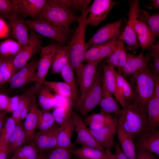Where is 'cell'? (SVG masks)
<instances>
[{
	"mask_svg": "<svg viewBox=\"0 0 159 159\" xmlns=\"http://www.w3.org/2000/svg\"><path fill=\"white\" fill-rule=\"evenodd\" d=\"M39 159H40V158H39Z\"/></svg>",
	"mask_w": 159,
	"mask_h": 159,
	"instance_id": "be15d7a7",
	"label": "cell"
},
{
	"mask_svg": "<svg viewBox=\"0 0 159 159\" xmlns=\"http://www.w3.org/2000/svg\"><path fill=\"white\" fill-rule=\"evenodd\" d=\"M135 149L159 155V130L148 132L141 136L135 144Z\"/></svg>",
	"mask_w": 159,
	"mask_h": 159,
	"instance_id": "ffe728a7",
	"label": "cell"
},
{
	"mask_svg": "<svg viewBox=\"0 0 159 159\" xmlns=\"http://www.w3.org/2000/svg\"><path fill=\"white\" fill-rule=\"evenodd\" d=\"M10 98L6 93L0 92V110L6 111L8 108Z\"/></svg>",
	"mask_w": 159,
	"mask_h": 159,
	"instance_id": "681fc988",
	"label": "cell"
},
{
	"mask_svg": "<svg viewBox=\"0 0 159 159\" xmlns=\"http://www.w3.org/2000/svg\"><path fill=\"white\" fill-rule=\"evenodd\" d=\"M152 3L151 4V6L153 7L155 9H156L159 8V0H151Z\"/></svg>",
	"mask_w": 159,
	"mask_h": 159,
	"instance_id": "91938a15",
	"label": "cell"
},
{
	"mask_svg": "<svg viewBox=\"0 0 159 159\" xmlns=\"http://www.w3.org/2000/svg\"><path fill=\"white\" fill-rule=\"evenodd\" d=\"M121 149L129 159H136V149L132 136L123 128L117 119V132Z\"/></svg>",
	"mask_w": 159,
	"mask_h": 159,
	"instance_id": "603a6c76",
	"label": "cell"
},
{
	"mask_svg": "<svg viewBox=\"0 0 159 159\" xmlns=\"http://www.w3.org/2000/svg\"><path fill=\"white\" fill-rule=\"evenodd\" d=\"M130 76L134 102L146 112L148 103L154 95L155 76L147 67Z\"/></svg>",
	"mask_w": 159,
	"mask_h": 159,
	"instance_id": "3957f363",
	"label": "cell"
},
{
	"mask_svg": "<svg viewBox=\"0 0 159 159\" xmlns=\"http://www.w3.org/2000/svg\"><path fill=\"white\" fill-rule=\"evenodd\" d=\"M52 3L68 10L82 13L85 11L91 0H49Z\"/></svg>",
	"mask_w": 159,
	"mask_h": 159,
	"instance_id": "d590c367",
	"label": "cell"
},
{
	"mask_svg": "<svg viewBox=\"0 0 159 159\" xmlns=\"http://www.w3.org/2000/svg\"><path fill=\"white\" fill-rule=\"evenodd\" d=\"M27 26L37 33L56 40L61 46L68 42L71 34L70 29L60 28L41 19L25 20Z\"/></svg>",
	"mask_w": 159,
	"mask_h": 159,
	"instance_id": "8992f818",
	"label": "cell"
},
{
	"mask_svg": "<svg viewBox=\"0 0 159 159\" xmlns=\"http://www.w3.org/2000/svg\"><path fill=\"white\" fill-rule=\"evenodd\" d=\"M89 7L81 13L77 21L78 26L72 38L66 45L69 52V62L76 73L84 61L88 48L85 42V32L87 25V18Z\"/></svg>",
	"mask_w": 159,
	"mask_h": 159,
	"instance_id": "7a4b0ae2",
	"label": "cell"
},
{
	"mask_svg": "<svg viewBox=\"0 0 159 159\" xmlns=\"http://www.w3.org/2000/svg\"><path fill=\"white\" fill-rule=\"evenodd\" d=\"M74 102L70 98H65L63 103L55 108L52 114L56 123L60 126L72 117Z\"/></svg>",
	"mask_w": 159,
	"mask_h": 159,
	"instance_id": "d6a6232c",
	"label": "cell"
},
{
	"mask_svg": "<svg viewBox=\"0 0 159 159\" xmlns=\"http://www.w3.org/2000/svg\"><path fill=\"white\" fill-rule=\"evenodd\" d=\"M60 45L57 43L51 44L43 47L41 49L40 58L38 61L37 68V79L35 84L38 91L43 85L48 71L51 67L54 54Z\"/></svg>",
	"mask_w": 159,
	"mask_h": 159,
	"instance_id": "7c38bea8",
	"label": "cell"
},
{
	"mask_svg": "<svg viewBox=\"0 0 159 159\" xmlns=\"http://www.w3.org/2000/svg\"><path fill=\"white\" fill-rule=\"evenodd\" d=\"M74 130V126L71 117L59 126L56 148L73 149L74 145L72 142L71 138Z\"/></svg>",
	"mask_w": 159,
	"mask_h": 159,
	"instance_id": "484cf974",
	"label": "cell"
},
{
	"mask_svg": "<svg viewBox=\"0 0 159 159\" xmlns=\"http://www.w3.org/2000/svg\"><path fill=\"white\" fill-rule=\"evenodd\" d=\"M9 37L13 38L20 43L23 48L28 44L29 41V28L24 19L20 17L8 20Z\"/></svg>",
	"mask_w": 159,
	"mask_h": 159,
	"instance_id": "9a60e30c",
	"label": "cell"
},
{
	"mask_svg": "<svg viewBox=\"0 0 159 159\" xmlns=\"http://www.w3.org/2000/svg\"><path fill=\"white\" fill-rule=\"evenodd\" d=\"M36 96L33 99L30 110L25 119L23 127L28 143L35 133L39 117L42 112L36 103Z\"/></svg>",
	"mask_w": 159,
	"mask_h": 159,
	"instance_id": "d4e9b609",
	"label": "cell"
},
{
	"mask_svg": "<svg viewBox=\"0 0 159 159\" xmlns=\"http://www.w3.org/2000/svg\"><path fill=\"white\" fill-rule=\"evenodd\" d=\"M118 120L124 129L134 139L148 132V123L146 112L135 102L125 100Z\"/></svg>",
	"mask_w": 159,
	"mask_h": 159,
	"instance_id": "6da1fadb",
	"label": "cell"
},
{
	"mask_svg": "<svg viewBox=\"0 0 159 159\" xmlns=\"http://www.w3.org/2000/svg\"><path fill=\"white\" fill-rule=\"evenodd\" d=\"M99 62H95L82 64L76 73L78 81L80 97L82 98L92 85L97 71Z\"/></svg>",
	"mask_w": 159,
	"mask_h": 159,
	"instance_id": "5bb4252c",
	"label": "cell"
},
{
	"mask_svg": "<svg viewBox=\"0 0 159 159\" xmlns=\"http://www.w3.org/2000/svg\"><path fill=\"white\" fill-rule=\"evenodd\" d=\"M117 3L111 0H95L89 7L87 18V25H98L104 21L112 9Z\"/></svg>",
	"mask_w": 159,
	"mask_h": 159,
	"instance_id": "8fae6325",
	"label": "cell"
},
{
	"mask_svg": "<svg viewBox=\"0 0 159 159\" xmlns=\"http://www.w3.org/2000/svg\"><path fill=\"white\" fill-rule=\"evenodd\" d=\"M116 84L117 92L122 102V107L125 100L134 102V97L131 86L120 72H116Z\"/></svg>",
	"mask_w": 159,
	"mask_h": 159,
	"instance_id": "1f68e13d",
	"label": "cell"
},
{
	"mask_svg": "<svg viewBox=\"0 0 159 159\" xmlns=\"http://www.w3.org/2000/svg\"><path fill=\"white\" fill-rule=\"evenodd\" d=\"M73 155L79 159H107L105 152L87 146L82 147L72 150Z\"/></svg>",
	"mask_w": 159,
	"mask_h": 159,
	"instance_id": "8d00e7d4",
	"label": "cell"
},
{
	"mask_svg": "<svg viewBox=\"0 0 159 159\" xmlns=\"http://www.w3.org/2000/svg\"><path fill=\"white\" fill-rule=\"evenodd\" d=\"M20 17L15 6L11 0H0V19L8 20Z\"/></svg>",
	"mask_w": 159,
	"mask_h": 159,
	"instance_id": "b9f144b4",
	"label": "cell"
},
{
	"mask_svg": "<svg viewBox=\"0 0 159 159\" xmlns=\"http://www.w3.org/2000/svg\"><path fill=\"white\" fill-rule=\"evenodd\" d=\"M9 29L7 23L4 19H0V38L9 37Z\"/></svg>",
	"mask_w": 159,
	"mask_h": 159,
	"instance_id": "f907efd6",
	"label": "cell"
},
{
	"mask_svg": "<svg viewBox=\"0 0 159 159\" xmlns=\"http://www.w3.org/2000/svg\"><path fill=\"white\" fill-rule=\"evenodd\" d=\"M150 56L153 57L154 63L149 70L153 75L158 74L159 73V48L153 47L149 50Z\"/></svg>",
	"mask_w": 159,
	"mask_h": 159,
	"instance_id": "7dc6e473",
	"label": "cell"
},
{
	"mask_svg": "<svg viewBox=\"0 0 159 159\" xmlns=\"http://www.w3.org/2000/svg\"><path fill=\"white\" fill-rule=\"evenodd\" d=\"M148 123V131L157 129L159 127V98L154 95L148 103L146 109Z\"/></svg>",
	"mask_w": 159,
	"mask_h": 159,
	"instance_id": "f546056e",
	"label": "cell"
},
{
	"mask_svg": "<svg viewBox=\"0 0 159 159\" xmlns=\"http://www.w3.org/2000/svg\"><path fill=\"white\" fill-rule=\"evenodd\" d=\"M105 152L107 155V159H117L114 154H113L110 149H106Z\"/></svg>",
	"mask_w": 159,
	"mask_h": 159,
	"instance_id": "680465c9",
	"label": "cell"
},
{
	"mask_svg": "<svg viewBox=\"0 0 159 159\" xmlns=\"http://www.w3.org/2000/svg\"><path fill=\"white\" fill-rule=\"evenodd\" d=\"M117 39L91 47L86 53L84 61L100 62L105 59L110 55L115 49Z\"/></svg>",
	"mask_w": 159,
	"mask_h": 159,
	"instance_id": "e0dca14e",
	"label": "cell"
},
{
	"mask_svg": "<svg viewBox=\"0 0 159 159\" xmlns=\"http://www.w3.org/2000/svg\"><path fill=\"white\" fill-rule=\"evenodd\" d=\"M8 113L6 111L0 110V133L4 125L6 115Z\"/></svg>",
	"mask_w": 159,
	"mask_h": 159,
	"instance_id": "6f0895ef",
	"label": "cell"
},
{
	"mask_svg": "<svg viewBox=\"0 0 159 159\" xmlns=\"http://www.w3.org/2000/svg\"><path fill=\"white\" fill-rule=\"evenodd\" d=\"M117 159H129L122 151L119 144L115 146V150L114 154Z\"/></svg>",
	"mask_w": 159,
	"mask_h": 159,
	"instance_id": "f5cc1de1",
	"label": "cell"
},
{
	"mask_svg": "<svg viewBox=\"0 0 159 159\" xmlns=\"http://www.w3.org/2000/svg\"><path fill=\"white\" fill-rule=\"evenodd\" d=\"M42 47L40 35L30 29L28 44L14 59L16 73L25 65L34 54L40 51Z\"/></svg>",
	"mask_w": 159,
	"mask_h": 159,
	"instance_id": "52a82bcc",
	"label": "cell"
},
{
	"mask_svg": "<svg viewBox=\"0 0 159 159\" xmlns=\"http://www.w3.org/2000/svg\"><path fill=\"white\" fill-rule=\"evenodd\" d=\"M55 121L52 114L42 111L38 120L36 129L39 130L49 129L54 125Z\"/></svg>",
	"mask_w": 159,
	"mask_h": 159,
	"instance_id": "bcb514c9",
	"label": "cell"
},
{
	"mask_svg": "<svg viewBox=\"0 0 159 159\" xmlns=\"http://www.w3.org/2000/svg\"><path fill=\"white\" fill-rule=\"evenodd\" d=\"M117 123L100 129L92 130L90 129L96 140L105 150L110 149L114 144V138L116 134Z\"/></svg>",
	"mask_w": 159,
	"mask_h": 159,
	"instance_id": "7402d4cb",
	"label": "cell"
},
{
	"mask_svg": "<svg viewBox=\"0 0 159 159\" xmlns=\"http://www.w3.org/2000/svg\"><path fill=\"white\" fill-rule=\"evenodd\" d=\"M136 159H156L152 153L140 150L136 151Z\"/></svg>",
	"mask_w": 159,
	"mask_h": 159,
	"instance_id": "816d5d0a",
	"label": "cell"
},
{
	"mask_svg": "<svg viewBox=\"0 0 159 159\" xmlns=\"http://www.w3.org/2000/svg\"><path fill=\"white\" fill-rule=\"evenodd\" d=\"M103 74L97 70L93 82L84 96L79 99L75 106L82 116H86L100 102L102 93Z\"/></svg>",
	"mask_w": 159,
	"mask_h": 159,
	"instance_id": "5b68a950",
	"label": "cell"
},
{
	"mask_svg": "<svg viewBox=\"0 0 159 159\" xmlns=\"http://www.w3.org/2000/svg\"><path fill=\"white\" fill-rule=\"evenodd\" d=\"M59 126L55 123L51 128L39 130L35 133L29 143L32 144L39 153L51 150L56 147Z\"/></svg>",
	"mask_w": 159,
	"mask_h": 159,
	"instance_id": "ba28073f",
	"label": "cell"
},
{
	"mask_svg": "<svg viewBox=\"0 0 159 159\" xmlns=\"http://www.w3.org/2000/svg\"><path fill=\"white\" fill-rule=\"evenodd\" d=\"M72 117L74 130L77 134L76 143L81 144L82 146L98 149L105 152V150L102 148L96 140L80 115L73 111Z\"/></svg>",
	"mask_w": 159,
	"mask_h": 159,
	"instance_id": "30bf717a",
	"label": "cell"
},
{
	"mask_svg": "<svg viewBox=\"0 0 159 159\" xmlns=\"http://www.w3.org/2000/svg\"><path fill=\"white\" fill-rule=\"evenodd\" d=\"M126 51L124 41L118 38L115 49L110 55L105 59V62L118 68L119 72L121 73L126 61Z\"/></svg>",
	"mask_w": 159,
	"mask_h": 159,
	"instance_id": "4316f807",
	"label": "cell"
},
{
	"mask_svg": "<svg viewBox=\"0 0 159 159\" xmlns=\"http://www.w3.org/2000/svg\"><path fill=\"white\" fill-rule=\"evenodd\" d=\"M38 92L37 88L34 85L20 95L18 107L11 116L16 123L25 119L30 110L32 100Z\"/></svg>",
	"mask_w": 159,
	"mask_h": 159,
	"instance_id": "d6986e66",
	"label": "cell"
},
{
	"mask_svg": "<svg viewBox=\"0 0 159 159\" xmlns=\"http://www.w3.org/2000/svg\"><path fill=\"white\" fill-rule=\"evenodd\" d=\"M155 77L154 82V95L159 98V76L158 74L154 75Z\"/></svg>",
	"mask_w": 159,
	"mask_h": 159,
	"instance_id": "9f6ffc18",
	"label": "cell"
},
{
	"mask_svg": "<svg viewBox=\"0 0 159 159\" xmlns=\"http://www.w3.org/2000/svg\"><path fill=\"white\" fill-rule=\"evenodd\" d=\"M102 81L108 90L115 97L121 105L122 103L117 92L116 84V71L114 67L107 64L103 65Z\"/></svg>",
	"mask_w": 159,
	"mask_h": 159,
	"instance_id": "f1b7e54d",
	"label": "cell"
},
{
	"mask_svg": "<svg viewBox=\"0 0 159 159\" xmlns=\"http://www.w3.org/2000/svg\"><path fill=\"white\" fill-rule=\"evenodd\" d=\"M139 15L142 17L152 33L156 37L159 36V14L150 16L145 10L140 9Z\"/></svg>",
	"mask_w": 159,
	"mask_h": 159,
	"instance_id": "7bdbcfd3",
	"label": "cell"
},
{
	"mask_svg": "<svg viewBox=\"0 0 159 159\" xmlns=\"http://www.w3.org/2000/svg\"><path fill=\"white\" fill-rule=\"evenodd\" d=\"M17 159H39V153L36 147L29 143L22 146L13 154Z\"/></svg>",
	"mask_w": 159,
	"mask_h": 159,
	"instance_id": "60d3db41",
	"label": "cell"
},
{
	"mask_svg": "<svg viewBox=\"0 0 159 159\" xmlns=\"http://www.w3.org/2000/svg\"><path fill=\"white\" fill-rule=\"evenodd\" d=\"M1 70L4 83L5 85L16 73L14 59H3Z\"/></svg>",
	"mask_w": 159,
	"mask_h": 159,
	"instance_id": "f6af8a7d",
	"label": "cell"
},
{
	"mask_svg": "<svg viewBox=\"0 0 159 159\" xmlns=\"http://www.w3.org/2000/svg\"><path fill=\"white\" fill-rule=\"evenodd\" d=\"M20 98V95L10 97L8 108L6 111L8 113H13L16 110L19 105Z\"/></svg>",
	"mask_w": 159,
	"mask_h": 159,
	"instance_id": "c3c4849f",
	"label": "cell"
},
{
	"mask_svg": "<svg viewBox=\"0 0 159 159\" xmlns=\"http://www.w3.org/2000/svg\"><path fill=\"white\" fill-rule=\"evenodd\" d=\"M150 57L142 52L138 55L127 53V59L121 74L125 78L148 67Z\"/></svg>",
	"mask_w": 159,
	"mask_h": 159,
	"instance_id": "ac0fdd59",
	"label": "cell"
},
{
	"mask_svg": "<svg viewBox=\"0 0 159 159\" xmlns=\"http://www.w3.org/2000/svg\"><path fill=\"white\" fill-rule=\"evenodd\" d=\"M69 62V52L67 47L65 45H60L53 57L51 67L52 73H60L63 67Z\"/></svg>",
	"mask_w": 159,
	"mask_h": 159,
	"instance_id": "4dcf8cb0",
	"label": "cell"
},
{
	"mask_svg": "<svg viewBox=\"0 0 159 159\" xmlns=\"http://www.w3.org/2000/svg\"><path fill=\"white\" fill-rule=\"evenodd\" d=\"M16 125V123L11 117L6 118L0 133V145H7Z\"/></svg>",
	"mask_w": 159,
	"mask_h": 159,
	"instance_id": "ee69618b",
	"label": "cell"
},
{
	"mask_svg": "<svg viewBox=\"0 0 159 159\" xmlns=\"http://www.w3.org/2000/svg\"><path fill=\"white\" fill-rule=\"evenodd\" d=\"M43 85L47 86L58 95L65 98L72 99V91L69 86L65 82L48 81L45 80Z\"/></svg>",
	"mask_w": 159,
	"mask_h": 159,
	"instance_id": "f35d334b",
	"label": "cell"
},
{
	"mask_svg": "<svg viewBox=\"0 0 159 159\" xmlns=\"http://www.w3.org/2000/svg\"><path fill=\"white\" fill-rule=\"evenodd\" d=\"M20 16H30L37 19L46 2V0H11Z\"/></svg>",
	"mask_w": 159,
	"mask_h": 159,
	"instance_id": "2e32d148",
	"label": "cell"
},
{
	"mask_svg": "<svg viewBox=\"0 0 159 159\" xmlns=\"http://www.w3.org/2000/svg\"><path fill=\"white\" fill-rule=\"evenodd\" d=\"M37 93L39 104L44 110H50L55 106L56 98L47 86L42 85Z\"/></svg>",
	"mask_w": 159,
	"mask_h": 159,
	"instance_id": "74e56055",
	"label": "cell"
},
{
	"mask_svg": "<svg viewBox=\"0 0 159 159\" xmlns=\"http://www.w3.org/2000/svg\"><path fill=\"white\" fill-rule=\"evenodd\" d=\"M9 159H17L16 158L14 157V156H13L11 158H10Z\"/></svg>",
	"mask_w": 159,
	"mask_h": 159,
	"instance_id": "94428289",
	"label": "cell"
},
{
	"mask_svg": "<svg viewBox=\"0 0 159 159\" xmlns=\"http://www.w3.org/2000/svg\"><path fill=\"white\" fill-rule=\"evenodd\" d=\"M38 61L27 63L16 73L8 82L10 88L16 90L22 88L29 84L37 80V72Z\"/></svg>",
	"mask_w": 159,
	"mask_h": 159,
	"instance_id": "9c48e42d",
	"label": "cell"
},
{
	"mask_svg": "<svg viewBox=\"0 0 159 159\" xmlns=\"http://www.w3.org/2000/svg\"><path fill=\"white\" fill-rule=\"evenodd\" d=\"M98 105L100 107V112L103 113L112 114L117 117L121 112L122 109L118 102L107 89L103 81L101 97Z\"/></svg>",
	"mask_w": 159,
	"mask_h": 159,
	"instance_id": "44dd1931",
	"label": "cell"
},
{
	"mask_svg": "<svg viewBox=\"0 0 159 159\" xmlns=\"http://www.w3.org/2000/svg\"><path fill=\"white\" fill-rule=\"evenodd\" d=\"M4 58L0 56V92L6 93L4 88L3 79L1 70V67Z\"/></svg>",
	"mask_w": 159,
	"mask_h": 159,
	"instance_id": "11a10c76",
	"label": "cell"
},
{
	"mask_svg": "<svg viewBox=\"0 0 159 159\" xmlns=\"http://www.w3.org/2000/svg\"><path fill=\"white\" fill-rule=\"evenodd\" d=\"M74 70L69 62L62 68L60 74L64 82L67 84L71 88L72 91V99L76 103L80 96L75 82Z\"/></svg>",
	"mask_w": 159,
	"mask_h": 159,
	"instance_id": "e575fe53",
	"label": "cell"
},
{
	"mask_svg": "<svg viewBox=\"0 0 159 159\" xmlns=\"http://www.w3.org/2000/svg\"><path fill=\"white\" fill-rule=\"evenodd\" d=\"M28 143L23 124L21 122L16 123L7 144L10 154H14L21 147Z\"/></svg>",
	"mask_w": 159,
	"mask_h": 159,
	"instance_id": "83f0119b",
	"label": "cell"
},
{
	"mask_svg": "<svg viewBox=\"0 0 159 159\" xmlns=\"http://www.w3.org/2000/svg\"><path fill=\"white\" fill-rule=\"evenodd\" d=\"M23 49L20 43L11 39L0 42V56L4 59H14Z\"/></svg>",
	"mask_w": 159,
	"mask_h": 159,
	"instance_id": "836d02e7",
	"label": "cell"
},
{
	"mask_svg": "<svg viewBox=\"0 0 159 159\" xmlns=\"http://www.w3.org/2000/svg\"><path fill=\"white\" fill-rule=\"evenodd\" d=\"M73 149L55 148L45 152L39 153L40 159H71Z\"/></svg>",
	"mask_w": 159,
	"mask_h": 159,
	"instance_id": "ab89813d",
	"label": "cell"
},
{
	"mask_svg": "<svg viewBox=\"0 0 159 159\" xmlns=\"http://www.w3.org/2000/svg\"><path fill=\"white\" fill-rule=\"evenodd\" d=\"M10 152L7 145H0V159H6Z\"/></svg>",
	"mask_w": 159,
	"mask_h": 159,
	"instance_id": "db71d44e",
	"label": "cell"
},
{
	"mask_svg": "<svg viewBox=\"0 0 159 159\" xmlns=\"http://www.w3.org/2000/svg\"><path fill=\"white\" fill-rule=\"evenodd\" d=\"M116 117L101 112L98 113L93 112L86 116L83 121L90 129L96 130L117 123Z\"/></svg>",
	"mask_w": 159,
	"mask_h": 159,
	"instance_id": "cb8c5ba5",
	"label": "cell"
},
{
	"mask_svg": "<svg viewBox=\"0 0 159 159\" xmlns=\"http://www.w3.org/2000/svg\"><path fill=\"white\" fill-rule=\"evenodd\" d=\"M71 159H77L72 158H71Z\"/></svg>",
	"mask_w": 159,
	"mask_h": 159,
	"instance_id": "6125c7cd",
	"label": "cell"
},
{
	"mask_svg": "<svg viewBox=\"0 0 159 159\" xmlns=\"http://www.w3.org/2000/svg\"><path fill=\"white\" fill-rule=\"evenodd\" d=\"M58 27L69 29L70 25L78 21L79 17L70 11L47 0L38 18Z\"/></svg>",
	"mask_w": 159,
	"mask_h": 159,
	"instance_id": "277c9868",
	"label": "cell"
},
{
	"mask_svg": "<svg viewBox=\"0 0 159 159\" xmlns=\"http://www.w3.org/2000/svg\"><path fill=\"white\" fill-rule=\"evenodd\" d=\"M122 18L102 27L86 43L87 48L117 39L120 34Z\"/></svg>",
	"mask_w": 159,
	"mask_h": 159,
	"instance_id": "4fadbf2b",
	"label": "cell"
}]
</instances>
